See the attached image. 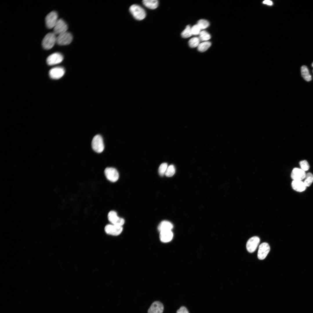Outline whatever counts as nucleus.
<instances>
[{"mask_svg":"<svg viewBox=\"0 0 313 313\" xmlns=\"http://www.w3.org/2000/svg\"><path fill=\"white\" fill-rule=\"evenodd\" d=\"M57 37L56 35L53 32L47 34L42 42V45L43 48L47 50L52 48L56 43Z\"/></svg>","mask_w":313,"mask_h":313,"instance_id":"obj_1","label":"nucleus"},{"mask_svg":"<svg viewBox=\"0 0 313 313\" xmlns=\"http://www.w3.org/2000/svg\"><path fill=\"white\" fill-rule=\"evenodd\" d=\"M129 10L134 18L138 20L144 19L146 15L145 10L140 6L133 4L130 7Z\"/></svg>","mask_w":313,"mask_h":313,"instance_id":"obj_2","label":"nucleus"},{"mask_svg":"<svg viewBox=\"0 0 313 313\" xmlns=\"http://www.w3.org/2000/svg\"><path fill=\"white\" fill-rule=\"evenodd\" d=\"M92 147L93 150L98 153H100L103 150L104 145L102 137L100 135H96L92 141Z\"/></svg>","mask_w":313,"mask_h":313,"instance_id":"obj_3","label":"nucleus"},{"mask_svg":"<svg viewBox=\"0 0 313 313\" xmlns=\"http://www.w3.org/2000/svg\"><path fill=\"white\" fill-rule=\"evenodd\" d=\"M72 40V34L67 31L59 35L57 37L56 43L61 46L70 44Z\"/></svg>","mask_w":313,"mask_h":313,"instance_id":"obj_4","label":"nucleus"},{"mask_svg":"<svg viewBox=\"0 0 313 313\" xmlns=\"http://www.w3.org/2000/svg\"><path fill=\"white\" fill-rule=\"evenodd\" d=\"M58 17L57 13L54 11H52L47 15L45 19V21L46 26L48 28H54L58 19Z\"/></svg>","mask_w":313,"mask_h":313,"instance_id":"obj_5","label":"nucleus"},{"mask_svg":"<svg viewBox=\"0 0 313 313\" xmlns=\"http://www.w3.org/2000/svg\"><path fill=\"white\" fill-rule=\"evenodd\" d=\"M68 27L65 22L62 19H58L53 28V32L59 35L67 31Z\"/></svg>","mask_w":313,"mask_h":313,"instance_id":"obj_6","label":"nucleus"},{"mask_svg":"<svg viewBox=\"0 0 313 313\" xmlns=\"http://www.w3.org/2000/svg\"><path fill=\"white\" fill-rule=\"evenodd\" d=\"M104 173L106 178L112 182H116L119 179V173L117 170L114 168H106L105 170Z\"/></svg>","mask_w":313,"mask_h":313,"instance_id":"obj_7","label":"nucleus"},{"mask_svg":"<svg viewBox=\"0 0 313 313\" xmlns=\"http://www.w3.org/2000/svg\"><path fill=\"white\" fill-rule=\"evenodd\" d=\"M104 230L107 234L112 236H117L121 233L123 230V228L121 226L108 224L105 226Z\"/></svg>","mask_w":313,"mask_h":313,"instance_id":"obj_8","label":"nucleus"},{"mask_svg":"<svg viewBox=\"0 0 313 313\" xmlns=\"http://www.w3.org/2000/svg\"><path fill=\"white\" fill-rule=\"evenodd\" d=\"M260 241L259 238L254 236L250 238L247 241L246 247L247 250L250 253L254 252L257 248Z\"/></svg>","mask_w":313,"mask_h":313,"instance_id":"obj_9","label":"nucleus"},{"mask_svg":"<svg viewBox=\"0 0 313 313\" xmlns=\"http://www.w3.org/2000/svg\"><path fill=\"white\" fill-rule=\"evenodd\" d=\"M62 55L59 52H55L49 55L47 58L46 62L50 65H53L61 62L63 59Z\"/></svg>","mask_w":313,"mask_h":313,"instance_id":"obj_10","label":"nucleus"},{"mask_svg":"<svg viewBox=\"0 0 313 313\" xmlns=\"http://www.w3.org/2000/svg\"><path fill=\"white\" fill-rule=\"evenodd\" d=\"M108 216L109 221L112 224L122 226L124 223L125 221L124 219L119 217L117 215V213L114 211H110Z\"/></svg>","mask_w":313,"mask_h":313,"instance_id":"obj_11","label":"nucleus"},{"mask_svg":"<svg viewBox=\"0 0 313 313\" xmlns=\"http://www.w3.org/2000/svg\"><path fill=\"white\" fill-rule=\"evenodd\" d=\"M270 248L269 244L266 243H263L259 246L258 252L257 256L260 260H263L265 258L270 252Z\"/></svg>","mask_w":313,"mask_h":313,"instance_id":"obj_12","label":"nucleus"},{"mask_svg":"<svg viewBox=\"0 0 313 313\" xmlns=\"http://www.w3.org/2000/svg\"><path fill=\"white\" fill-rule=\"evenodd\" d=\"M306 174L301 168H294L291 173V177L293 180L302 181L305 179Z\"/></svg>","mask_w":313,"mask_h":313,"instance_id":"obj_13","label":"nucleus"},{"mask_svg":"<svg viewBox=\"0 0 313 313\" xmlns=\"http://www.w3.org/2000/svg\"><path fill=\"white\" fill-rule=\"evenodd\" d=\"M65 71L61 67H58L51 69L49 72V75L51 78L54 79H58L64 74Z\"/></svg>","mask_w":313,"mask_h":313,"instance_id":"obj_14","label":"nucleus"},{"mask_svg":"<svg viewBox=\"0 0 313 313\" xmlns=\"http://www.w3.org/2000/svg\"><path fill=\"white\" fill-rule=\"evenodd\" d=\"M164 306L162 303L159 301L153 302L149 308L148 313H163Z\"/></svg>","mask_w":313,"mask_h":313,"instance_id":"obj_15","label":"nucleus"},{"mask_svg":"<svg viewBox=\"0 0 313 313\" xmlns=\"http://www.w3.org/2000/svg\"><path fill=\"white\" fill-rule=\"evenodd\" d=\"M173 237V234L171 230L162 231L160 232V238L161 241L164 243L168 242L171 241Z\"/></svg>","mask_w":313,"mask_h":313,"instance_id":"obj_16","label":"nucleus"},{"mask_svg":"<svg viewBox=\"0 0 313 313\" xmlns=\"http://www.w3.org/2000/svg\"><path fill=\"white\" fill-rule=\"evenodd\" d=\"M293 189L298 192H302L306 189V187L302 181L293 180L291 183Z\"/></svg>","mask_w":313,"mask_h":313,"instance_id":"obj_17","label":"nucleus"},{"mask_svg":"<svg viewBox=\"0 0 313 313\" xmlns=\"http://www.w3.org/2000/svg\"><path fill=\"white\" fill-rule=\"evenodd\" d=\"M173 228L172 224L170 222L164 221H162L158 226V230L160 232L162 231L171 230Z\"/></svg>","mask_w":313,"mask_h":313,"instance_id":"obj_18","label":"nucleus"},{"mask_svg":"<svg viewBox=\"0 0 313 313\" xmlns=\"http://www.w3.org/2000/svg\"><path fill=\"white\" fill-rule=\"evenodd\" d=\"M142 3L145 7L151 9H156L159 4L158 1L157 0H143Z\"/></svg>","mask_w":313,"mask_h":313,"instance_id":"obj_19","label":"nucleus"},{"mask_svg":"<svg viewBox=\"0 0 313 313\" xmlns=\"http://www.w3.org/2000/svg\"><path fill=\"white\" fill-rule=\"evenodd\" d=\"M301 76L303 78L307 81H309L312 80V76L310 74L308 69L305 65H303L301 68Z\"/></svg>","mask_w":313,"mask_h":313,"instance_id":"obj_20","label":"nucleus"},{"mask_svg":"<svg viewBox=\"0 0 313 313\" xmlns=\"http://www.w3.org/2000/svg\"><path fill=\"white\" fill-rule=\"evenodd\" d=\"M211 43L208 41H205L200 43L197 47L198 50L201 52L206 51L211 46Z\"/></svg>","mask_w":313,"mask_h":313,"instance_id":"obj_21","label":"nucleus"},{"mask_svg":"<svg viewBox=\"0 0 313 313\" xmlns=\"http://www.w3.org/2000/svg\"><path fill=\"white\" fill-rule=\"evenodd\" d=\"M303 182L306 187L310 186L313 182L312 174L310 172L306 174Z\"/></svg>","mask_w":313,"mask_h":313,"instance_id":"obj_22","label":"nucleus"},{"mask_svg":"<svg viewBox=\"0 0 313 313\" xmlns=\"http://www.w3.org/2000/svg\"><path fill=\"white\" fill-rule=\"evenodd\" d=\"M199 35V38L201 41H206L211 38L210 34L205 30L201 31Z\"/></svg>","mask_w":313,"mask_h":313,"instance_id":"obj_23","label":"nucleus"},{"mask_svg":"<svg viewBox=\"0 0 313 313\" xmlns=\"http://www.w3.org/2000/svg\"><path fill=\"white\" fill-rule=\"evenodd\" d=\"M191 28L189 25H187L185 28L181 33V36L184 38H187L191 37L192 35Z\"/></svg>","mask_w":313,"mask_h":313,"instance_id":"obj_24","label":"nucleus"},{"mask_svg":"<svg viewBox=\"0 0 313 313\" xmlns=\"http://www.w3.org/2000/svg\"><path fill=\"white\" fill-rule=\"evenodd\" d=\"M200 40L198 37H194L188 41L189 46L191 48L198 47L200 44Z\"/></svg>","mask_w":313,"mask_h":313,"instance_id":"obj_25","label":"nucleus"},{"mask_svg":"<svg viewBox=\"0 0 313 313\" xmlns=\"http://www.w3.org/2000/svg\"><path fill=\"white\" fill-rule=\"evenodd\" d=\"M197 24L201 29H204L206 28L209 26L210 23L207 20L201 19L198 21Z\"/></svg>","mask_w":313,"mask_h":313,"instance_id":"obj_26","label":"nucleus"},{"mask_svg":"<svg viewBox=\"0 0 313 313\" xmlns=\"http://www.w3.org/2000/svg\"><path fill=\"white\" fill-rule=\"evenodd\" d=\"M175 169L174 166L171 165L168 167L165 174L167 176L171 177L175 174Z\"/></svg>","mask_w":313,"mask_h":313,"instance_id":"obj_27","label":"nucleus"},{"mask_svg":"<svg viewBox=\"0 0 313 313\" xmlns=\"http://www.w3.org/2000/svg\"><path fill=\"white\" fill-rule=\"evenodd\" d=\"M168 167L166 163H164L161 164L158 170L160 176H162L165 174Z\"/></svg>","mask_w":313,"mask_h":313,"instance_id":"obj_28","label":"nucleus"},{"mask_svg":"<svg viewBox=\"0 0 313 313\" xmlns=\"http://www.w3.org/2000/svg\"><path fill=\"white\" fill-rule=\"evenodd\" d=\"M301 169L305 171L308 170L310 168L309 165L307 161L305 160L301 161L299 162Z\"/></svg>","mask_w":313,"mask_h":313,"instance_id":"obj_29","label":"nucleus"},{"mask_svg":"<svg viewBox=\"0 0 313 313\" xmlns=\"http://www.w3.org/2000/svg\"><path fill=\"white\" fill-rule=\"evenodd\" d=\"M200 28L197 24L194 25L191 28L192 34L194 35L199 34L200 32Z\"/></svg>","mask_w":313,"mask_h":313,"instance_id":"obj_30","label":"nucleus"},{"mask_svg":"<svg viewBox=\"0 0 313 313\" xmlns=\"http://www.w3.org/2000/svg\"><path fill=\"white\" fill-rule=\"evenodd\" d=\"M176 313H189L187 309L184 306L181 307L176 311Z\"/></svg>","mask_w":313,"mask_h":313,"instance_id":"obj_31","label":"nucleus"},{"mask_svg":"<svg viewBox=\"0 0 313 313\" xmlns=\"http://www.w3.org/2000/svg\"><path fill=\"white\" fill-rule=\"evenodd\" d=\"M263 3L269 5H272L273 4L272 2L270 0H265L263 2Z\"/></svg>","mask_w":313,"mask_h":313,"instance_id":"obj_32","label":"nucleus"},{"mask_svg":"<svg viewBox=\"0 0 313 313\" xmlns=\"http://www.w3.org/2000/svg\"><path fill=\"white\" fill-rule=\"evenodd\" d=\"M312 67H313V62L312 63Z\"/></svg>","mask_w":313,"mask_h":313,"instance_id":"obj_33","label":"nucleus"},{"mask_svg":"<svg viewBox=\"0 0 313 313\" xmlns=\"http://www.w3.org/2000/svg\"><path fill=\"white\" fill-rule=\"evenodd\" d=\"M312 72H313V70Z\"/></svg>","mask_w":313,"mask_h":313,"instance_id":"obj_34","label":"nucleus"}]
</instances>
